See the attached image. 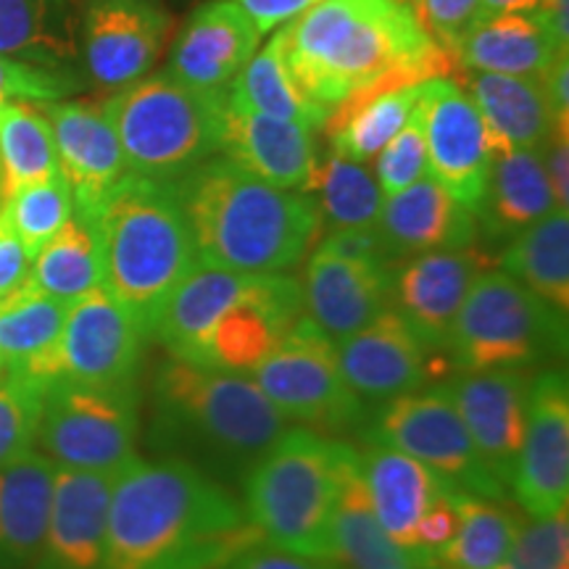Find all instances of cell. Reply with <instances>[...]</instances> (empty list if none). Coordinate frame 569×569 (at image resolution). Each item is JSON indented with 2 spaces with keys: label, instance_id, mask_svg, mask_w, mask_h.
<instances>
[{
  "label": "cell",
  "instance_id": "obj_1",
  "mask_svg": "<svg viewBox=\"0 0 569 569\" xmlns=\"http://www.w3.org/2000/svg\"><path fill=\"white\" fill-rule=\"evenodd\" d=\"M256 543L243 503L188 461L134 457L113 478L103 569H222Z\"/></svg>",
  "mask_w": 569,
  "mask_h": 569
},
{
  "label": "cell",
  "instance_id": "obj_2",
  "mask_svg": "<svg viewBox=\"0 0 569 569\" xmlns=\"http://www.w3.org/2000/svg\"><path fill=\"white\" fill-rule=\"evenodd\" d=\"M290 74L327 111L380 84L457 77L459 63L419 21L411 0H322L282 27Z\"/></svg>",
  "mask_w": 569,
  "mask_h": 569
},
{
  "label": "cell",
  "instance_id": "obj_3",
  "mask_svg": "<svg viewBox=\"0 0 569 569\" xmlns=\"http://www.w3.org/2000/svg\"><path fill=\"white\" fill-rule=\"evenodd\" d=\"M288 419L253 377L169 359L156 369L148 446L159 459H180L219 482L243 480Z\"/></svg>",
  "mask_w": 569,
  "mask_h": 569
},
{
  "label": "cell",
  "instance_id": "obj_4",
  "mask_svg": "<svg viewBox=\"0 0 569 569\" xmlns=\"http://www.w3.org/2000/svg\"><path fill=\"white\" fill-rule=\"evenodd\" d=\"M198 264L227 272H284L322 232L317 198L274 188L219 156L174 180Z\"/></svg>",
  "mask_w": 569,
  "mask_h": 569
},
{
  "label": "cell",
  "instance_id": "obj_5",
  "mask_svg": "<svg viewBox=\"0 0 569 569\" xmlns=\"http://www.w3.org/2000/svg\"><path fill=\"white\" fill-rule=\"evenodd\" d=\"M92 227L101 240L103 288L151 338L163 301L198 267L174 182L127 174Z\"/></svg>",
  "mask_w": 569,
  "mask_h": 569
},
{
  "label": "cell",
  "instance_id": "obj_6",
  "mask_svg": "<svg viewBox=\"0 0 569 569\" xmlns=\"http://www.w3.org/2000/svg\"><path fill=\"white\" fill-rule=\"evenodd\" d=\"M346 446L309 427H288L248 469L243 507L264 543L336 561L332 519Z\"/></svg>",
  "mask_w": 569,
  "mask_h": 569
},
{
  "label": "cell",
  "instance_id": "obj_7",
  "mask_svg": "<svg viewBox=\"0 0 569 569\" xmlns=\"http://www.w3.org/2000/svg\"><path fill=\"white\" fill-rule=\"evenodd\" d=\"M106 117L127 172L174 182L222 151L224 90H201L167 69L111 92Z\"/></svg>",
  "mask_w": 569,
  "mask_h": 569
},
{
  "label": "cell",
  "instance_id": "obj_8",
  "mask_svg": "<svg viewBox=\"0 0 569 569\" xmlns=\"http://www.w3.org/2000/svg\"><path fill=\"white\" fill-rule=\"evenodd\" d=\"M446 351L459 375L546 365L567 353V315L490 267L469 288Z\"/></svg>",
  "mask_w": 569,
  "mask_h": 569
},
{
  "label": "cell",
  "instance_id": "obj_9",
  "mask_svg": "<svg viewBox=\"0 0 569 569\" xmlns=\"http://www.w3.org/2000/svg\"><path fill=\"white\" fill-rule=\"evenodd\" d=\"M140 425L138 382L98 386L69 377L42 382L34 443L56 467L119 472L134 453Z\"/></svg>",
  "mask_w": 569,
  "mask_h": 569
},
{
  "label": "cell",
  "instance_id": "obj_10",
  "mask_svg": "<svg viewBox=\"0 0 569 569\" xmlns=\"http://www.w3.org/2000/svg\"><path fill=\"white\" fill-rule=\"evenodd\" d=\"M367 440L417 459L446 488L503 501L509 488L480 459L446 386L396 396L377 415Z\"/></svg>",
  "mask_w": 569,
  "mask_h": 569
},
{
  "label": "cell",
  "instance_id": "obj_11",
  "mask_svg": "<svg viewBox=\"0 0 569 569\" xmlns=\"http://www.w3.org/2000/svg\"><path fill=\"white\" fill-rule=\"evenodd\" d=\"M251 377L288 422L293 419L309 430H353L367 415V403L340 375L336 340L306 315L284 332Z\"/></svg>",
  "mask_w": 569,
  "mask_h": 569
},
{
  "label": "cell",
  "instance_id": "obj_12",
  "mask_svg": "<svg viewBox=\"0 0 569 569\" xmlns=\"http://www.w3.org/2000/svg\"><path fill=\"white\" fill-rule=\"evenodd\" d=\"M174 19L156 0H82L77 46L88 80L101 90H119L151 74Z\"/></svg>",
  "mask_w": 569,
  "mask_h": 569
},
{
  "label": "cell",
  "instance_id": "obj_13",
  "mask_svg": "<svg viewBox=\"0 0 569 569\" xmlns=\"http://www.w3.org/2000/svg\"><path fill=\"white\" fill-rule=\"evenodd\" d=\"M422 117L430 177L469 211H478L493 163V142L478 106L457 77L422 82L417 101Z\"/></svg>",
  "mask_w": 569,
  "mask_h": 569
},
{
  "label": "cell",
  "instance_id": "obj_14",
  "mask_svg": "<svg viewBox=\"0 0 569 569\" xmlns=\"http://www.w3.org/2000/svg\"><path fill=\"white\" fill-rule=\"evenodd\" d=\"M146 332L103 284L69 303L53 353V377L98 386L138 382Z\"/></svg>",
  "mask_w": 569,
  "mask_h": 569
},
{
  "label": "cell",
  "instance_id": "obj_15",
  "mask_svg": "<svg viewBox=\"0 0 569 569\" xmlns=\"http://www.w3.org/2000/svg\"><path fill=\"white\" fill-rule=\"evenodd\" d=\"M532 519L551 517L569 501V388L565 369L530 380L528 419L511 486Z\"/></svg>",
  "mask_w": 569,
  "mask_h": 569
},
{
  "label": "cell",
  "instance_id": "obj_16",
  "mask_svg": "<svg viewBox=\"0 0 569 569\" xmlns=\"http://www.w3.org/2000/svg\"><path fill=\"white\" fill-rule=\"evenodd\" d=\"M336 351L346 386L365 403H388L419 390L430 377L436 380L440 372H451L448 359L427 351L393 306L340 338Z\"/></svg>",
  "mask_w": 569,
  "mask_h": 569
},
{
  "label": "cell",
  "instance_id": "obj_17",
  "mask_svg": "<svg viewBox=\"0 0 569 569\" xmlns=\"http://www.w3.org/2000/svg\"><path fill=\"white\" fill-rule=\"evenodd\" d=\"M42 111L51 122L59 174L69 184L74 213L92 224L117 184L130 174L117 132L106 117L103 103L96 101L61 98L42 103Z\"/></svg>",
  "mask_w": 569,
  "mask_h": 569
},
{
  "label": "cell",
  "instance_id": "obj_18",
  "mask_svg": "<svg viewBox=\"0 0 569 569\" xmlns=\"http://www.w3.org/2000/svg\"><path fill=\"white\" fill-rule=\"evenodd\" d=\"M490 267H493L490 256L475 246L415 256L393 272L390 306L422 340L427 351L440 356L448 348V338L469 288Z\"/></svg>",
  "mask_w": 569,
  "mask_h": 569
},
{
  "label": "cell",
  "instance_id": "obj_19",
  "mask_svg": "<svg viewBox=\"0 0 569 569\" xmlns=\"http://www.w3.org/2000/svg\"><path fill=\"white\" fill-rule=\"evenodd\" d=\"M303 315L301 282L282 272L256 274L248 296L211 330L201 365L251 375Z\"/></svg>",
  "mask_w": 569,
  "mask_h": 569
},
{
  "label": "cell",
  "instance_id": "obj_20",
  "mask_svg": "<svg viewBox=\"0 0 569 569\" xmlns=\"http://www.w3.org/2000/svg\"><path fill=\"white\" fill-rule=\"evenodd\" d=\"M530 380L525 369H490L461 375L446 386L480 459L507 488L525 438Z\"/></svg>",
  "mask_w": 569,
  "mask_h": 569
},
{
  "label": "cell",
  "instance_id": "obj_21",
  "mask_svg": "<svg viewBox=\"0 0 569 569\" xmlns=\"http://www.w3.org/2000/svg\"><path fill=\"white\" fill-rule=\"evenodd\" d=\"M117 472L56 467L51 517L34 569H103Z\"/></svg>",
  "mask_w": 569,
  "mask_h": 569
},
{
  "label": "cell",
  "instance_id": "obj_22",
  "mask_svg": "<svg viewBox=\"0 0 569 569\" xmlns=\"http://www.w3.org/2000/svg\"><path fill=\"white\" fill-rule=\"evenodd\" d=\"M301 288L306 317L332 340H340L390 309L393 267L386 261L343 259L317 248Z\"/></svg>",
  "mask_w": 569,
  "mask_h": 569
},
{
  "label": "cell",
  "instance_id": "obj_23",
  "mask_svg": "<svg viewBox=\"0 0 569 569\" xmlns=\"http://www.w3.org/2000/svg\"><path fill=\"white\" fill-rule=\"evenodd\" d=\"M375 230L388 261H403L475 246L478 219L427 174L401 193L382 198Z\"/></svg>",
  "mask_w": 569,
  "mask_h": 569
},
{
  "label": "cell",
  "instance_id": "obj_24",
  "mask_svg": "<svg viewBox=\"0 0 569 569\" xmlns=\"http://www.w3.org/2000/svg\"><path fill=\"white\" fill-rule=\"evenodd\" d=\"M227 159L274 188L309 193L317 174V148L303 124L256 113L224 96L222 151Z\"/></svg>",
  "mask_w": 569,
  "mask_h": 569
},
{
  "label": "cell",
  "instance_id": "obj_25",
  "mask_svg": "<svg viewBox=\"0 0 569 569\" xmlns=\"http://www.w3.org/2000/svg\"><path fill=\"white\" fill-rule=\"evenodd\" d=\"M261 34L230 0L198 6L169 53V74L201 90H227L259 51Z\"/></svg>",
  "mask_w": 569,
  "mask_h": 569
},
{
  "label": "cell",
  "instance_id": "obj_26",
  "mask_svg": "<svg viewBox=\"0 0 569 569\" xmlns=\"http://www.w3.org/2000/svg\"><path fill=\"white\" fill-rule=\"evenodd\" d=\"M359 461L377 522L398 546L422 553L417 549V528L446 493L443 482L417 459L372 440L359 451Z\"/></svg>",
  "mask_w": 569,
  "mask_h": 569
},
{
  "label": "cell",
  "instance_id": "obj_27",
  "mask_svg": "<svg viewBox=\"0 0 569 569\" xmlns=\"http://www.w3.org/2000/svg\"><path fill=\"white\" fill-rule=\"evenodd\" d=\"M253 277L198 264L163 301L151 338H159L174 359L201 365L211 330L232 303L248 296Z\"/></svg>",
  "mask_w": 569,
  "mask_h": 569
},
{
  "label": "cell",
  "instance_id": "obj_28",
  "mask_svg": "<svg viewBox=\"0 0 569 569\" xmlns=\"http://www.w3.org/2000/svg\"><path fill=\"white\" fill-rule=\"evenodd\" d=\"M56 465L30 448L0 467V569H34L51 517Z\"/></svg>",
  "mask_w": 569,
  "mask_h": 569
},
{
  "label": "cell",
  "instance_id": "obj_29",
  "mask_svg": "<svg viewBox=\"0 0 569 569\" xmlns=\"http://www.w3.org/2000/svg\"><path fill=\"white\" fill-rule=\"evenodd\" d=\"M559 209L546 177L540 148H501L493 153L480 209L475 211L490 240L515 238L525 227Z\"/></svg>",
  "mask_w": 569,
  "mask_h": 569
},
{
  "label": "cell",
  "instance_id": "obj_30",
  "mask_svg": "<svg viewBox=\"0 0 569 569\" xmlns=\"http://www.w3.org/2000/svg\"><path fill=\"white\" fill-rule=\"evenodd\" d=\"M332 543H336V561L346 565V569H432L427 553L398 546L377 522L361 478L359 451L351 446H346L340 461Z\"/></svg>",
  "mask_w": 569,
  "mask_h": 569
},
{
  "label": "cell",
  "instance_id": "obj_31",
  "mask_svg": "<svg viewBox=\"0 0 569 569\" xmlns=\"http://www.w3.org/2000/svg\"><path fill=\"white\" fill-rule=\"evenodd\" d=\"M457 80L472 103L493 142L501 148H543L557 122L536 77L490 74V71L459 69Z\"/></svg>",
  "mask_w": 569,
  "mask_h": 569
},
{
  "label": "cell",
  "instance_id": "obj_32",
  "mask_svg": "<svg viewBox=\"0 0 569 569\" xmlns=\"http://www.w3.org/2000/svg\"><path fill=\"white\" fill-rule=\"evenodd\" d=\"M557 42L536 13H486L469 27L457 48L459 69L540 80L557 59Z\"/></svg>",
  "mask_w": 569,
  "mask_h": 569
},
{
  "label": "cell",
  "instance_id": "obj_33",
  "mask_svg": "<svg viewBox=\"0 0 569 569\" xmlns=\"http://www.w3.org/2000/svg\"><path fill=\"white\" fill-rule=\"evenodd\" d=\"M69 303L42 293L27 280L0 298V375L51 380Z\"/></svg>",
  "mask_w": 569,
  "mask_h": 569
},
{
  "label": "cell",
  "instance_id": "obj_34",
  "mask_svg": "<svg viewBox=\"0 0 569 569\" xmlns=\"http://www.w3.org/2000/svg\"><path fill=\"white\" fill-rule=\"evenodd\" d=\"M82 0H0V53L51 69H77Z\"/></svg>",
  "mask_w": 569,
  "mask_h": 569
},
{
  "label": "cell",
  "instance_id": "obj_35",
  "mask_svg": "<svg viewBox=\"0 0 569 569\" xmlns=\"http://www.w3.org/2000/svg\"><path fill=\"white\" fill-rule=\"evenodd\" d=\"M419 84H380L348 96L343 103L327 113L322 130L330 140V148L343 159L367 163L372 161L390 138L409 122L417 109Z\"/></svg>",
  "mask_w": 569,
  "mask_h": 569
},
{
  "label": "cell",
  "instance_id": "obj_36",
  "mask_svg": "<svg viewBox=\"0 0 569 569\" xmlns=\"http://www.w3.org/2000/svg\"><path fill=\"white\" fill-rule=\"evenodd\" d=\"M227 101L243 106L256 113L284 119L309 127V130H322L327 111L325 106L311 101L290 74L288 61L282 51V27L261 51L251 56V61L238 71V77L227 84Z\"/></svg>",
  "mask_w": 569,
  "mask_h": 569
},
{
  "label": "cell",
  "instance_id": "obj_37",
  "mask_svg": "<svg viewBox=\"0 0 569 569\" xmlns=\"http://www.w3.org/2000/svg\"><path fill=\"white\" fill-rule=\"evenodd\" d=\"M501 272L567 315L569 309V211L553 209L540 222L511 238L501 256Z\"/></svg>",
  "mask_w": 569,
  "mask_h": 569
},
{
  "label": "cell",
  "instance_id": "obj_38",
  "mask_svg": "<svg viewBox=\"0 0 569 569\" xmlns=\"http://www.w3.org/2000/svg\"><path fill=\"white\" fill-rule=\"evenodd\" d=\"M457 507V532L440 549L430 551L432 569H498L515 543L522 517L503 509L501 501L451 490Z\"/></svg>",
  "mask_w": 569,
  "mask_h": 569
},
{
  "label": "cell",
  "instance_id": "obj_39",
  "mask_svg": "<svg viewBox=\"0 0 569 569\" xmlns=\"http://www.w3.org/2000/svg\"><path fill=\"white\" fill-rule=\"evenodd\" d=\"M30 282L63 303L103 284V253L96 227L71 213V219L34 253Z\"/></svg>",
  "mask_w": 569,
  "mask_h": 569
},
{
  "label": "cell",
  "instance_id": "obj_40",
  "mask_svg": "<svg viewBox=\"0 0 569 569\" xmlns=\"http://www.w3.org/2000/svg\"><path fill=\"white\" fill-rule=\"evenodd\" d=\"M53 174H59V156L42 106L0 103V201Z\"/></svg>",
  "mask_w": 569,
  "mask_h": 569
},
{
  "label": "cell",
  "instance_id": "obj_41",
  "mask_svg": "<svg viewBox=\"0 0 569 569\" xmlns=\"http://www.w3.org/2000/svg\"><path fill=\"white\" fill-rule=\"evenodd\" d=\"M317 193V206L322 219L332 230H356L375 227L382 206L380 184L365 163L343 159L330 151L325 161L317 163L315 182L309 196Z\"/></svg>",
  "mask_w": 569,
  "mask_h": 569
},
{
  "label": "cell",
  "instance_id": "obj_42",
  "mask_svg": "<svg viewBox=\"0 0 569 569\" xmlns=\"http://www.w3.org/2000/svg\"><path fill=\"white\" fill-rule=\"evenodd\" d=\"M0 211L19 234L27 253L34 259V253L69 222L74 213V201H71L67 180L53 174L48 180L19 188L17 193L0 201Z\"/></svg>",
  "mask_w": 569,
  "mask_h": 569
},
{
  "label": "cell",
  "instance_id": "obj_43",
  "mask_svg": "<svg viewBox=\"0 0 569 569\" xmlns=\"http://www.w3.org/2000/svg\"><path fill=\"white\" fill-rule=\"evenodd\" d=\"M42 382L24 375L0 377V467L34 446L40 422Z\"/></svg>",
  "mask_w": 569,
  "mask_h": 569
},
{
  "label": "cell",
  "instance_id": "obj_44",
  "mask_svg": "<svg viewBox=\"0 0 569 569\" xmlns=\"http://www.w3.org/2000/svg\"><path fill=\"white\" fill-rule=\"evenodd\" d=\"M84 77L77 69H51L0 53V103H51L82 90Z\"/></svg>",
  "mask_w": 569,
  "mask_h": 569
},
{
  "label": "cell",
  "instance_id": "obj_45",
  "mask_svg": "<svg viewBox=\"0 0 569 569\" xmlns=\"http://www.w3.org/2000/svg\"><path fill=\"white\" fill-rule=\"evenodd\" d=\"M498 569H569L567 509L538 517L519 528L515 543Z\"/></svg>",
  "mask_w": 569,
  "mask_h": 569
},
{
  "label": "cell",
  "instance_id": "obj_46",
  "mask_svg": "<svg viewBox=\"0 0 569 569\" xmlns=\"http://www.w3.org/2000/svg\"><path fill=\"white\" fill-rule=\"evenodd\" d=\"M377 159V184H380L382 198L401 193L409 184L430 174L427 163L425 130L419 109L409 117V122L398 130L386 148L375 156Z\"/></svg>",
  "mask_w": 569,
  "mask_h": 569
},
{
  "label": "cell",
  "instance_id": "obj_47",
  "mask_svg": "<svg viewBox=\"0 0 569 569\" xmlns=\"http://www.w3.org/2000/svg\"><path fill=\"white\" fill-rule=\"evenodd\" d=\"M415 11L430 38L457 59L461 38L482 17V0H415Z\"/></svg>",
  "mask_w": 569,
  "mask_h": 569
},
{
  "label": "cell",
  "instance_id": "obj_48",
  "mask_svg": "<svg viewBox=\"0 0 569 569\" xmlns=\"http://www.w3.org/2000/svg\"><path fill=\"white\" fill-rule=\"evenodd\" d=\"M222 569H340L338 561L311 559L301 553L274 549L269 543H256L251 549L227 561Z\"/></svg>",
  "mask_w": 569,
  "mask_h": 569
},
{
  "label": "cell",
  "instance_id": "obj_49",
  "mask_svg": "<svg viewBox=\"0 0 569 569\" xmlns=\"http://www.w3.org/2000/svg\"><path fill=\"white\" fill-rule=\"evenodd\" d=\"M32 256L27 253L19 234L13 232L9 219L0 211V298H6L13 290L30 280Z\"/></svg>",
  "mask_w": 569,
  "mask_h": 569
},
{
  "label": "cell",
  "instance_id": "obj_50",
  "mask_svg": "<svg viewBox=\"0 0 569 569\" xmlns=\"http://www.w3.org/2000/svg\"><path fill=\"white\" fill-rule=\"evenodd\" d=\"M230 3L238 6L253 21L259 34H267L303 17L306 11L315 9L322 0H230Z\"/></svg>",
  "mask_w": 569,
  "mask_h": 569
},
{
  "label": "cell",
  "instance_id": "obj_51",
  "mask_svg": "<svg viewBox=\"0 0 569 569\" xmlns=\"http://www.w3.org/2000/svg\"><path fill=\"white\" fill-rule=\"evenodd\" d=\"M322 251H330L336 256H343V259H356V261H386V264H393L388 261L386 248L380 243V234H377L375 227H356V230H332L327 238L319 243Z\"/></svg>",
  "mask_w": 569,
  "mask_h": 569
},
{
  "label": "cell",
  "instance_id": "obj_52",
  "mask_svg": "<svg viewBox=\"0 0 569 569\" xmlns=\"http://www.w3.org/2000/svg\"><path fill=\"white\" fill-rule=\"evenodd\" d=\"M543 153L546 177L551 182V193L557 198L559 209H567L569 203V124H557L549 134V140L540 148Z\"/></svg>",
  "mask_w": 569,
  "mask_h": 569
},
{
  "label": "cell",
  "instance_id": "obj_53",
  "mask_svg": "<svg viewBox=\"0 0 569 569\" xmlns=\"http://www.w3.org/2000/svg\"><path fill=\"white\" fill-rule=\"evenodd\" d=\"M457 507H453L451 488H446V493L438 498L436 507H432L422 517L417 528V549L422 553H430L446 546L451 540L453 532H457Z\"/></svg>",
  "mask_w": 569,
  "mask_h": 569
},
{
  "label": "cell",
  "instance_id": "obj_54",
  "mask_svg": "<svg viewBox=\"0 0 569 569\" xmlns=\"http://www.w3.org/2000/svg\"><path fill=\"white\" fill-rule=\"evenodd\" d=\"M540 88L553 113V122L569 124V56L559 53L540 74Z\"/></svg>",
  "mask_w": 569,
  "mask_h": 569
},
{
  "label": "cell",
  "instance_id": "obj_55",
  "mask_svg": "<svg viewBox=\"0 0 569 569\" xmlns=\"http://www.w3.org/2000/svg\"><path fill=\"white\" fill-rule=\"evenodd\" d=\"M567 9H569V0H546L543 9L536 11V17L540 19V24L546 27V32L551 34V40L557 42L559 51H569Z\"/></svg>",
  "mask_w": 569,
  "mask_h": 569
},
{
  "label": "cell",
  "instance_id": "obj_56",
  "mask_svg": "<svg viewBox=\"0 0 569 569\" xmlns=\"http://www.w3.org/2000/svg\"><path fill=\"white\" fill-rule=\"evenodd\" d=\"M546 0H482V17L486 13H536L543 9Z\"/></svg>",
  "mask_w": 569,
  "mask_h": 569
},
{
  "label": "cell",
  "instance_id": "obj_57",
  "mask_svg": "<svg viewBox=\"0 0 569 569\" xmlns=\"http://www.w3.org/2000/svg\"><path fill=\"white\" fill-rule=\"evenodd\" d=\"M411 3H415V0H411Z\"/></svg>",
  "mask_w": 569,
  "mask_h": 569
},
{
  "label": "cell",
  "instance_id": "obj_58",
  "mask_svg": "<svg viewBox=\"0 0 569 569\" xmlns=\"http://www.w3.org/2000/svg\"><path fill=\"white\" fill-rule=\"evenodd\" d=\"M0 377H3V375H0Z\"/></svg>",
  "mask_w": 569,
  "mask_h": 569
}]
</instances>
